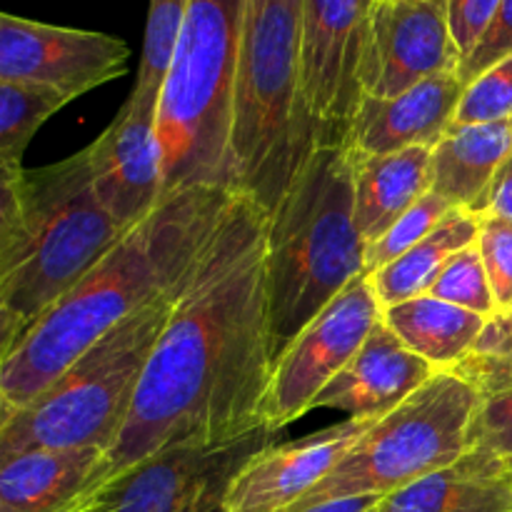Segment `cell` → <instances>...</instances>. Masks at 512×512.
<instances>
[{"instance_id":"cell-12","label":"cell","mask_w":512,"mask_h":512,"mask_svg":"<svg viewBox=\"0 0 512 512\" xmlns=\"http://www.w3.org/2000/svg\"><path fill=\"white\" fill-rule=\"evenodd\" d=\"M448 0H375L360 83L370 98H398L435 75L458 73Z\"/></svg>"},{"instance_id":"cell-13","label":"cell","mask_w":512,"mask_h":512,"mask_svg":"<svg viewBox=\"0 0 512 512\" xmlns=\"http://www.w3.org/2000/svg\"><path fill=\"white\" fill-rule=\"evenodd\" d=\"M128 58L115 35L0 15V80L50 85L75 100L120 78Z\"/></svg>"},{"instance_id":"cell-22","label":"cell","mask_w":512,"mask_h":512,"mask_svg":"<svg viewBox=\"0 0 512 512\" xmlns=\"http://www.w3.org/2000/svg\"><path fill=\"white\" fill-rule=\"evenodd\" d=\"M383 320L413 353L445 373L468 355L488 318L445 300L420 295L385 308Z\"/></svg>"},{"instance_id":"cell-8","label":"cell","mask_w":512,"mask_h":512,"mask_svg":"<svg viewBox=\"0 0 512 512\" xmlns=\"http://www.w3.org/2000/svg\"><path fill=\"white\" fill-rule=\"evenodd\" d=\"M480 393L453 373H438L400 408L380 418L338 468L300 503L385 495L455 463L470 450V425Z\"/></svg>"},{"instance_id":"cell-33","label":"cell","mask_w":512,"mask_h":512,"mask_svg":"<svg viewBox=\"0 0 512 512\" xmlns=\"http://www.w3.org/2000/svg\"><path fill=\"white\" fill-rule=\"evenodd\" d=\"M498 8L500 0H448L450 33L458 45L460 58H468L475 45L483 40Z\"/></svg>"},{"instance_id":"cell-9","label":"cell","mask_w":512,"mask_h":512,"mask_svg":"<svg viewBox=\"0 0 512 512\" xmlns=\"http://www.w3.org/2000/svg\"><path fill=\"white\" fill-rule=\"evenodd\" d=\"M275 433L260 425L213 448L183 443L160 450L105 485L88 512H225L235 478L273 445Z\"/></svg>"},{"instance_id":"cell-3","label":"cell","mask_w":512,"mask_h":512,"mask_svg":"<svg viewBox=\"0 0 512 512\" xmlns=\"http://www.w3.org/2000/svg\"><path fill=\"white\" fill-rule=\"evenodd\" d=\"M128 233L95 195L88 148L0 180V360Z\"/></svg>"},{"instance_id":"cell-36","label":"cell","mask_w":512,"mask_h":512,"mask_svg":"<svg viewBox=\"0 0 512 512\" xmlns=\"http://www.w3.org/2000/svg\"><path fill=\"white\" fill-rule=\"evenodd\" d=\"M248 3H253V0H248Z\"/></svg>"},{"instance_id":"cell-32","label":"cell","mask_w":512,"mask_h":512,"mask_svg":"<svg viewBox=\"0 0 512 512\" xmlns=\"http://www.w3.org/2000/svg\"><path fill=\"white\" fill-rule=\"evenodd\" d=\"M512 58V0H500V8L495 13L493 23L485 30L483 40L475 45L473 53L460 63L458 75L468 88L475 78L490 70L493 65Z\"/></svg>"},{"instance_id":"cell-28","label":"cell","mask_w":512,"mask_h":512,"mask_svg":"<svg viewBox=\"0 0 512 512\" xmlns=\"http://www.w3.org/2000/svg\"><path fill=\"white\" fill-rule=\"evenodd\" d=\"M453 210V205L440 195L428 193L423 200L413 205L388 233L380 240L368 245V255H365V275L378 273L388 263L398 260L400 255L408 253L410 248L428 238L435 228L445 220V215Z\"/></svg>"},{"instance_id":"cell-5","label":"cell","mask_w":512,"mask_h":512,"mask_svg":"<svg viewBox=\"0 0 512 512\" xmlns=\"http://www.w3.org/2000/svg\"><path fill=\"white\" fill-rule=\"evenodd\" d=\"M303 0H253L230 130V190L273 215L295 175L320 145L300 85Z\"/></svg>"},{"instance_id":"cell-25","label":"cell","mask_w":512,"mask_h":512,"mask_svg":"<svg viewBox=\"0 0 512 512\" xmlns=\"http://www.w3.org/2000/svg\"><path fill=\"white\" fill-rule=\"evenodd\" d=\"M185 10H188V0H150L138 80L130 93L133 100L160 105L180 28H183Z\"/></svg>"},{"instance_id":"cell-15","label":"cell","mask_w":512,"mask_h":512,"mask_svg":"<svg viewBox=\"0 0 512 512\" xmlns=\"http://www.w3.org/2000/svg\"><path fill=\"white\" fill-rule=\"evenodd\" d=\"M378 420L348 418L308 438L273 443L235 478L225 512H283L293 508L338 468L348 450Z\"/></svg>"},{"instance_id":"cell-2","label":"cell","mask_w":512,"mask_h":512,"mask_svg":"<svg viewBox=\"0 0 512 512\" xmlns=\"http://www.w3.org/2000/svg\"><path fill=\"white\" fill-rule=\"evenodd\" d=\"M233 198L225 188H183L130 230L0 360V418L38 398L85 350L145 305L183 290Z\"/></svg>"},{"instance_id":"cell-7","label":"cell","mask_w":512,"mask_h":512,"mask_svg":"<svg viewBox=\"0 0 512 512\" xmlns=\"http://www.w3.org/2000/svg\"><path fill=\"white\" fill-rule=\"evenodd\" d=\"M180 293L145 305L85 350L38 398L0 418V460L30 450L103 448L108 453Z\"/></svg>"},{"instance_id":"cell-31","label":"cell","mask_w":512,"mask_h":512,"mask_svg":"<svg viewBox=\"0 0 512 512\" xmlns=\"http://www.w3.org/2000/svg\"><path fill=\"white\" fill-rule=\"evenodd\" d=\"M470 448L488 450L512 463V385L480 398L470 425Z\"/></svg>"},{"instance_id":"cell-30","label":"cell","mask_w":512,"mask_h":512,"mask_svg":"<svg viewBox=\"0 0 512 512\" xmlns=\"http://www.w3.org/2000/svg\"><path fill=\"white\" fill-rule=\"evenodd\" d=\"M478 250L488 273L498 308H512V220L500 215H478Z\"/></svg>"},{"instance_id":"cell-34","label":"cell","mask_w":512,"mask_h":512,"mask_svg":"<svg viewBox=\"0 0 512 512\" xmlns=\"http://www.w3.org/2000/svg\"><path fill=\"white\" fill-rule=\"evenodd\" d=\"M500 215V218L512 220V153L508 155L503 165H500L498 175L493 178L488 195L480 203L478 213L475 215Z\"/></svg>"},{"instance_id":"cell-4","label":"cell","mask_w":512,"mask_h":512,"mask_svg":"<svg viewBox=\"0 0 512 512\" xmlns=\"http://www.w3.org/2000/svg\"><path fill=\"white\" fill-rule=\"evenodd\" d=\"M368 243L355 225L353 150L323 143L268 218V298L273 360L358 275Z\"/></svg>"},{"instance_id":"cell-38","label":"cell","mask_w":512,"mask_h":512,"mask_svg":"<svg viewBox=\"0 0 512 512\" xmlns=\"http://www.w3.org/2000/svg\"><path fill=\"white\" fill-rule=\"evenodd\" d=\"M510 470H512V463H510Z\"/></svg>"},{"instance_id":"cell-19","label":"cell","mask_w":512,"mask_h":512,"mask_svg":"<svg viewBox=\"0 0 512 512\" xmlns=\"http://www.w3.org/2000/svg\"><path fill=\"white\" fill-rule=\"evenodd\" d=\"M378 512H512L510 463L470 448L455 463L385 495Z\"/></svg>"},{"instance_id":"cell-29","label":"cell","mask_w":512,"mask_h":512,"mask_svg":"<svg viewBox=\"0 0 512 512\" xmlns=\"http://www.w3.org/2000/svg\"><path fill=\"white\" fill-rule=\"evenodd\" d=\"M512 118V58L485 70L465 88L458 115L450 128L500 123Z\"/></svg>"},{"instance_id":"cell-17","label":"cell","mask_w":512,"mask_h":512,"mask_svg":"<svg viewBox=\"0 0 512 512\" xmlns=\"http://www.w3.org/2000/svg\"><path fill=\"white\" fill-rule=\"evenodd\" d=\"M465 85L458 73L435 75L398 98L363 95L348 133V145L365 155H390L408 148L433 150L453 125Z\"/></svg>"},{"instance_id":"cell-18","label":"cell","mask_w":512,"mask_h":512,"mask_svg":"<svg viewBox=\"0 0 512 512\" xmlns=\"http://www.w3.org/2000/svg\"><path fill=\"white\" fill-rule=\"evenodd\" d=\"M103 448L30 450L0 460V512H88L103 490Z\"/></svg>"},{"instance_id":"cell-6","label":"cell","mask_w":512,"mask_h":512,"mask_svg":"<svg viewBox=\"0 0 512 512\" xmlns=\"http://www.w3.org/2000/svg\"><path fill=\"white\" fill-rule=\"evenodd\" d=\"M245 10L248 0H188L160 95L165 198L193 185L230 190V130Z\"/></svg>"},{"instance_id":"cell-24","label":"cell","mask_w":512,"mask_h":512,"mask_svg":"<svg viewBox=\"0 0 512 512\" xmlns=\"http://www.w3.org/2000/svg\"><path fill=\"white\" fill-rule=\"evenodd\" d=\"M70 100L58 88L0 80V180L23 178V153L40 125Z\"/></svg>"},{"instance_id":"cell-11","label":"cell","mask_w":512,"mask_h":512,"mask_svg":"<svg viewBox=\"0 0 512 512\" xmlns=\"http://www.w3.org/2000/svg\"><path fill=\"white\" fill-rule=\"evenodd\" d=\"M375 0H303L300 85L323 143L348 140L363 100L365 45Z\"/></svg>"},{"instance_id":"cell-10","label":"cell","mask_w":512,"mask_h":512,"mask_svg":"<svg viewBox=\"0 0 512 512\" xmlns=\"http://www.w3.org/2000/svg\"><path fill=\"white\" fill-rule=\"evenodd\" d=\"M380 320L383 305L373 280L370 275H358L275 358L263 403L265 423L283 430L310 413L325 385L355 358Z\"/></svg>"},{"instance_id":"cell-20","label":"cell","mask_w":512,"mask_h":512,"mask_svg":"<svg viewBox=\"0 0 512 512\" xmlns=\"http://www.w3.org/2000/svg\"><path fill=\"white\" fill-rule=\"evenodd\" d=\"M430 188V148H408L390 155H365L353 150L355 225L368 245L383 238L418 200L430 193Z\"/></svg>"},{"instance_id":"cell-21","label":"cell","mask_w":512,"mask_h":512,"mask_svg":"<svg viewBox=\"0 0 512 512\" xmlns=\"http://www.w3.org/2000/svg\"><path fill=\"white\" fill-rule=\"evenodd\" d=\"M512 153V118L500 123L450 128L433 148V188L430 193L453 208L478 213L500 165Z\"/></svg>"},{"instance_id":"cell-35","label":"cell","mask_w":512,"mask_h":512,"mask_svg":"<svg viewBox=\"0 0 512 512\" xmlns=\"http://www.w3.org/2000/svg\"><path fill=\"white\" fill-rule=\"evenodd\" d=\"M383 498L380 495H355V498L323 500L315 505H293L283 512H378Z\"/></svg>"},{"instance_id":"cell-27","label":"cell","mask_w":512,"mask_h":512,"mask_svg":"<svg viewBox=\"0 0 512 512\" xmlns=\"http://www.w3.org/2000/svg\"><path fill=\"white\" fill-rule=\"evenodd\" d=\"M425 295L445 300L450 305H458V308L478 313L483 318H490V315L500 310L498 303H495L493 288H490L478 245H470V248L453 255Z\"/></svg>"},{"instance_id":"cell-16","label":"cell","mask_w":512,"mask_h":512,"mask_svg":"<svg viewBox=\"0 0 512 512\" xmlns=\"http://www.w3.org/2000/svg\"><path fill=\"white\" fill-rule=\"evenodd\" d=\"M438 373L380 320L355 358L325 385L315 408H333L358 420H378L400 408Z\"/></svg>"},{"instance_id":"cell-14","label":"cell","mask_w":512,"mask_h":512,"mask_svg":"<svg viewBox=\"0 0 512 512\" xmlns=\"http://www.w3.org/2000/svg\"><path fill=\"white\" fill-rule=\"evenodd\" d=\"M158 113L160 105L128 98L88 145L95 195L125 230L138 228L165 200Z\"/></svg>"},{"instance_id":"cell-37","label":"cell","mask_w":512,"mask_h":512,"mask_svg":"<svg viewBox=\"0 0 512 512\" xmlns=\"http://www.w3.org/2000/svg\"><path fill=\"white\" fill-rule=\"evenodd\" d=\"M510 315H512V308H510Z\"/></svg>"},{"instance_id":"cell-1","label":"cell","mask_w":512,"mask_h":512,"mask_svg":"<svg viewBox=\"0 0 512 512\" xmlns=\"http://www.w3.org/2000/svg\"><path fill=\"white\" fill-rule=\"evenodd\" d=\"M268 218L235 195L148 360L123 430L105 453L103 488L183 443L253 433L273 378Z\"/></svg>"},{"instance_id":"cell-23","label":"cell","mask_w":512,"mask_h":512,"mask_svg":"<svg viewBox=\"0 0 512 512\" xmlns=\"http://www.w3.org/2000/svg\"><path fill=\"white\" fill-rule=\"evenodd\" d=\"M478 233V215L465 208L450 210L443 223L428 238L420 240L415 248L400 255L398 260L370 275L383 310L428 293V288L443 273L450 258L478 243Z\"/></svg>"},{"instance_id":"cell-26","label":"cell","mask_w":512,"mask_h":512,"mask_svg":"<svg viewBox=\"0 0 512 512\" xmlns=\"http://www.w3.org/2000/svg\"><path fill=\"white\" fill-rule=\"evenodd\" d=\"M445 373L465 380L480 393V398L512 385V315L500 308L485 320L483 333L463 360Z\"/></svg>"}]
</instances>
